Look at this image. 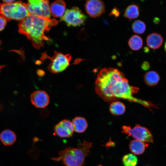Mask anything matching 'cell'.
<instances>
[{"instance_id": "1", "label": "cell", "mask_w": 166, "mask_h": 166, "mask_svg": "<svg viewBox=\"0 0 166 166\" xmlns=\"http://www.w3.org/2000/svg\"><path fill=\"white\" fill-rule=\"evenodd\" d=\"M95 89L97 94L108 102L123 99L145 106H151L150 102L133 96L138 92L139 88L130 85L123 73L116 68L109 67L102 69L97 75Z\"/></svg>"}, {"instance_id": "2", "label": "cell", "mask_w": 166, "mask_h": 166, "mask_svg": "<svg viewBox=\"0 0 166 166\" xmlns=\"http://www.w3.org/2000/svg\"><path fill=\"white\" fill-rule=\"evenodd\" d=\"M59 22L54 18L29 15L18 24V32L26 36L35 48L39 49L49 39L45 33Z\"/></svg>"}, {"instance_id": "3", "label": "cell", "mask_w": 166, "mask_h": 166, "mask_svg": "<svg viewBox=\"0 0 166 166\" xmlns=\"http://www.w3.org/2000/svg\"><path fill=\"white\" fill-rule=\"evenodd\" d=\"M78 145V148L66 147L59 152L58 156L51 159L57 162L61 161L65 166H83L86 157L91 152L92 143L84 140Z\"/></svg>"}, {"instance_id": "4", "label": "cell", "mask_w": 166, "mask_h": 166, "mask_svg": "<svg viewBox=\"0 0 166 166\" xmlns=\"http://www.w3.org/2000/svg\"><path fill=\"white\" fill-rule=\"evenodd\" d=\"M0 14L7 20H22L30 15L26 3L21 1L0 3Z\"/></svg>"}, {"instance_id": "5", "label": "cell", "mask_w": 166, "mask_h": 166, "mask_svg": "<svg viewBox=\"0 0 166 166\" xmlns=\"http://www.w3.org/2000/svg\"><path fill=\"white\" fill-rule=\"evenodd\" d=\"M52 57L47 56L44 53L42 58L48 57L51 60L47 68L53 73H57L65 70L70 65L71 56L69 54H65L55 51Z\"/></svg>"}, {"instance_id": "6", "label": "cell", "mask_w": 166, "mask_h": 166, "mask_svg": "<svg viewBox=\"0 0 166 166\" xmlns=\"http://www.w3.org/2000/svg\"><path fill=\"white\" fill-rule=\"evenodd\" d=\"M122 132L128 136H132L135 139L144 142L152 143L153 136L147 128L141 126L139 124L132 128L130 126L124 125L122 127Z\"/></svg>"}, {"instance_id": "7", "label": "cell", "mask_w": 166, "mask_h": 166, "mask_svg": "<svg viewBox=\"0 0 166 166\" xmlns=\"http://www.w3.org/2000/svg\"><path fill=\"white\" fill-rule=\"evenodd\" d=\"M26 4L30 15L50 18L51 14L48 0H28Z\"/></svg>"}, {"instance_id": "8", "label": "cell", "mask_w": 166, "mask_h": 166, "mask_svg": "<svg viewBox=\"0 0 166 166\" xmlns=\"http://www.w3.org/2000/svg\"><path fill=\"white\" fill-rule=\"evenodd\" d=\"M87 17L77 7H74L67 9L61 17L68 26H77L83 25Z\"/></svg>"}, {"instance_id": "9", "label": "cell", "mask_w": 166, "mask_h": 166, "mask_svg": "<svg viewBox=\"0 0 166 166\" xmlns=\"http://www.w3.org/2000/svg\"><path fill=\"white\" fill-rule=\"evenodd\" d=\"M73 131V127L72 121L66 119L60 121L54 128V135L60 138L71 137Z\"/></svg>"}, {"instance_id": "10", "label": "cell", "mask_w": 166, "mask_h": 166, "mask_svg": "<svg viewBox=\"0 0 166 166\" xmlns=\"http://www.w3.org/2000/svg\"><path fill=\"white\" fill-rule=\"evenodd\" d=\"M104 2L101 0H90L86 1L85 8L87 14L90 17L97 18L105 11Z\"/></svg>"}, {"instance_id": "11", "label": "cell", "mask_w": 166, "mask_h": 166, "mask_svg": "<svg viewBox=\"0 0 166 166\" xmlns=\"http://www.w3.org/2000/svg\"><path fill=\"white\" fill-rule=\"evenodd\" d=\"M31 101L36 107L43 108L47 106L49 103V95L45 91L37 90L34 92L30 95Z\"/></svg>"}, {"instance_id": "12", "label": "cell", "mask_w": 166, "mask_h": 166, "mask_svg": "<svg viewBox=\"0 0 166 166\" xmlns=\"http://www.w3.org/2000/svg\"><path fill=\"white\" fill-rule=\"evenodd\" d=\"M65 8L66 4L64 1H56L49 5L50 14L55 18L61 17L65 11Z\"/></svg>"}, {"instance_id": "13", "label": "cell", "mask_w": 166, "mask_h": 166, "mask_svg": "<svg viewBox=\"0 0 166 166\" xmlns=\"http://www.w3.org/2000/svg\"><path fill=\"white\" fill-rule=\"evenodd\" d=\"M163 42V38L161 35L156 33H153L149 35L146 38L147 45L154 49L159 48Z\"/></svg>"}, {"instance_id": "14", "label": "cell", "mask_w": 166, "mask_h": 166, "mask_svg": "<svg viewBox=\"0 0 166 166\" xmlns=\"http://www.w3.org/2000/svg\"><path fill=\"white\" fill-rule=\"evenodd\" d=\"M148 145L143 141L133 139L130 141L129 147L130 151L133 154L140 155L144 153Z\"/></svg>"}, {"instance_id": "15", "label": "cell", "mask_w": 166, "mask_h": 166, "mask_svg": "<svg viewBox=\"0 0 166 166\" xmlns=\"http://www.w3.org/2000/svg\"><path fill=\"white\" fill-rule=\"evenodd\" d=\"M0 140L4 145L9 146L13 144L15 142L16 136L13 131L9 129H6L1 133Z\"/></svg>"}, {"instance_id": "16", "label": "cell", "mask_w": 166, "mask_h": 166, "mask_svg": "<svg viewBox=\"0 0 166 166\" xmlns=\"http://www.w3.org/2000/svg\"><path fill=\"white\" fill-rule=\"evenodd\" d=\"M74 131L77 133H82L87 129L88 124L86 120L84 117H76L72 120Z\"/></svg>"}, {"instance_id": "17", "label": "cell", "mask_w": 166, "mask_h": 166, "mask_svg": "<svg viewBox=\"0 0 166 166\" xmlns=\"http://www.w3.org/2000/svg\"><path fill=\"white\" fill-rule=\"evenodd\" d=\"M125 110V107L122 102L116 101L110 104L109 111L111 113L115 115H120L124 113Z\"/></svg>"}, {"instance_id": "18", "label": "cell", "mask_w": 166, "mask_h": 166, "mask_svg": "<svg viewBox=\"0 0 166 166\" xmlns=\"http://www.w3.org/2000/svg\"><path fill=\"white\" fill-rule=\"evenodd\" d=\"M160 79L158 74L154 71H149L147 72L144 77L145 83L150 86L156 85L159 82Z\"/></svg>"}, {"instance_id": "19", "label": "cell", "mask_w": 166, "mask_h": 166, "mask_svg": "<svg viewBox=\"0 0 166 166\" xmlns=\"http://www.w3.org/2000/svg\"><path fill=\"white\" fill-rule=\"evenodd\" d=\"M139 14L138 6L136 5L132 4L129 6L127 8L124 15L126 18L132 19L138 17Z\"/></svg>"}, {"instance_id": "20", "label": "cell", "mask_w": 166, "mask_h": 166, "mask_svg": "<svg viewBox=\"0 0 166 166\" xmlns=\"http://www.w3.org/2000/svg\"><path fill=\"white\" fill-rule=\"evenodd\" d=\"M128 44L132 49L134 50H138L142 47V39L140 36L134 35L130 38L128 41Z\"/></svg>"}, {"instance_id": "21", "label": "cell", "mask_w": 166, "mask_h": 166, "mask_svg": "<svg viewBox=\"0 0 166 166\" xmlns=\"http://www.w3.org/2000/svg\"><path fill=\"white\" fill-rule=\"evenodd\" d=\"M122 161L124 166H136L137 163L138 159L134 154L129 153L123 156Z\"/></svg>"}, {"instance_id": "22", "label": "cell", "mask_w": 166, "mask_h": 166, "mask_svg": "<svg viewBox=\"0 0 166 166\" xmlns=\"http://www.w3.org/2000/svg\"><path fill=\"white\" fill-rule=\"evenodd\" d=\"M132 29L134 33L139 34H142L145 30L146 25L143 22L139 20H136L133 23Z\"/></svg>"}, {"instance_id": "23", "label": "cell", "mask_w": 166, "mask_h": 166, "mask_svg": "<svg viewBox=\"0 0 166 166\" xmlns=\"http://www.w3.org/2000/svg\"><path fill=\"white\" fill-rule=\"evenodd\" d=\"M7 23V20L3 16L0 15V31L3 30Z\"/></svg>"}, {"instance_id": "24", "label": "cell", "mask_w": 166, "mask_h": 166, "mask_svg": "<svg viewBox=\"0 0 166 166\" xmlns=\"http://www.w3.org/2000/svg\"><path fill=\"white\" fill-rule=\"evenodd\" d=\"M120 14V12L119 10L116 7H114L112 10L109 15L110 16H113L116 17H118Z\"/></svg>"}, {"instance_id": "25", "label": "cell", "mask_w": 166, "mask_h": 166, "mask_svg": "<svg viewBox=\"0 0 166 166\" xmlns=\"http://www.w3.org/2000/svg\"><path fill=\"white\" fill-rule=\"evenodd\" d=\"M142 68L144 70H147L150 67V64L147 61L144 62L142 65Z\"/></svg>"}, {"instance_id": "26", "label": "cell", "mask_w": 166, "mask_h": 166, "mask_svg": "<svg viewBox=\"0 0 166 166\" xmlns=\"http://www.w3.org/2000/svg\"><path fill=\"white\" fill-rule=\"evenodd\" d=\"M2 1L5 3H10L15 2V0H4Z\"/></svg>"}, {"instance_id": "27", "label": "cell", "mask_w": 166, "mask_h": 166, "mask_svg": "<svg viewBox=\"0 0 166 166\" xmlns=\"http://www.w3.org/2000/svg\"><path fill=\"white\" fill-rule=\"evenodd\" d=\"M153 21L155 23L157 24L159 22L160 20L159 19H158V18H155Z\"/></svg>"}, {"instance_id": "28", "label": "cell", "mask_w": 166, "mask_h": 166, "mask_svg": "<svg viewBox=\"0 0 166 166\" xmlns=\"http://www.w3.org/2000/svg\"><path fill=\"white\" fill-rule=\"evenodd\" d=\"M149 49L148 47H145L144 48V51L145 52H148L149 51Z\"/></svg>"}, {"instance_id": "29", "label": "cell", "mask_w": 166, "mask_h": 166, "mask_svg": "<svg viewBox=\"0 0 166 166\" xmlns=\"http://www.w3.org/2000/svg\"><path fill=\"white\" fill-rule=\"evenodd\" d=\"M164 50L166 52V41L164 44Z\"/></svg>"}, {"instance_id": "30", "label": "cell", "mask_w": 166, "mask_h": 166, "mask_svg": "<svg viewBox=\"0 0 166 166\" xmlns=\"http://www.w3.org/2000/svg\"></svg>"}]
</instances>
